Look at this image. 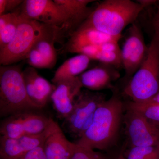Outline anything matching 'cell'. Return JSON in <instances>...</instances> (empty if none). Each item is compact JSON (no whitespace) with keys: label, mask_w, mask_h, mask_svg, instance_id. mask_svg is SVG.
<instances>
[{"label":"cell","mask_w":159,"mask_h":159,"mask_svg":"<svg viewBox=\"0 0 159 159\" xmlns=\"http://www.w3.org/2000/svg\"><path fill=\"white\" fill-rule=\"evenodd\" d=\"M70 159H111L100 151L77 145Z\"/></svg>","instance_id":"603a6c76"},{"label":"cell","mask_w":159,"mask_h":159,"mask_svg":"<svg viewBox=\"0 0 159 159\" xmlns=\"http://www.w3.org/2000/svg\"><path fill=\"white\" fill-rule=\"evenodd\" d=\"M51 97L57 117L65 119L71 113L75 99L83 88L79 77L61 80L55 84Z\"/></svg>","instance_id":"4fadbf2b"},{"label":"cell","mask_w":159,"mask_h":159,"mask_svg":"<svg viewBox=\"0 0 159 159\" xmlns=\"http://www.w3.org/2000/svg\"><path fill=\"white\" fill-rule=\"evenodd\" d=\"M156 6V10L152 21L154 31L153 37L152 41L155 44L159 50V1H157Z\"/></svg>","instance_id":"484cf974"},{"label":"cell","mask_w":159,"mask_h":159,"mask_svg":"<svg viewBox=\"0 0 159 159\" xmlns=\"http://www.w3.org/2000/svg\"><path fill=\"white\" fill-rule=\"evenodd\" d=\"M130 147L159 145V128L135 111L126 108L123 121Z\"/></svg>","instance_id":"30bf717a"},{"label":"cell","mask_w":159,"mask_h":159,"mask_svg":"<svg viewBox=\"0 0 159 159\" xmlns=\"http://www.w3.org/2000/svg\"><path fill=\"white\" fill-rule=\"evenodd\" d=\"M91 60L88 56L82 54L69 58L55 71L51 81L55 84L61 80L78 77L86 71Z\"/></svg>","instance_id":"d6986e66"},{"label":"cell","mask_w":159,"mask_h":159,"mask_svg":"<svg viewBox=\"0 0 159 159\" xmlns=\"http://www.w3.org/2000/svg\"><path fill=\"white\" fill-rule=\"evenodd\" d=\"M148 51L142 30L134 23L129 29L121 49L122 68L126 77L131 78L135 74L146 58Z\"/></svg>","instance_id":"8fae6325"},{"label":"cell","mask_w":159,"mask_h":159,"mask_svg":"<svg viewBox=\"0 0 159 159\" xmlns=\"http://www.w3.org/2000/svg\"><path fill=\"white\" fill-rule=\"evenodd\" d=\"M58 125L54 122L43 132L17 138H0V157H18L42 145Z\"/></svg>","instance_id":"7c38bea8"},{"label":"cell","mask_w":159,"mask_h":159,"mask_svg":"<svg viewBox=\"0 0 159 159\" xmlns=\"http://www.w3.org/2000/svg\"><path fill=\"white\" fill-rule=\"evenodd\" d=\"M20 11L0 16V51L13 38L19 25Z\"/></svg>","instance_id":"ffe728a7"},{"label":"cell","mask_w":159,"mask_h":159,"mask_svg":"<svg viewBox=\"0 0 159 159\" xmlns=\"http://www.w3.org/2000/svg\"><path fill=\"white\" fill-rule=\"evenodd\" d=\"M126 108L135 111L154 125H159L158 102L152 100L141 102L130 101L126 104Z\"/></svg>","instance_id":"44dd1931"},{"label":"cell","mask_w":159,"mask_h":159,"mask_svg":"<svg viewBox=\"0 0 159 159\" xmlns=\"http://www.w3.org/2000/svg\"><path fill=\"white\" fill-rule=\"evenodd\" d=\"M124 104L116 93L99 105L93 122L75 144L99 151L107 150L116 145L124 117Z\"/></svg>","instance_id":"6da1fadb"},{"label":"cell","mask_w":159,"mask_h":159,"mask_svg":"<svg viewBox=\"0 0 159 159\" xmlns=\"http://www.w3.org/2000/svg\"><path fill=\"white\" fill-rule=\"evenodd\" d=\"M76 147L77 144L68 140L58 125L44 143L47 159H70Z\"/></svg>","instance_id":"e0dca14e"},{"label":"cell","mask_w":159,"mask_h":159,"mask_svg":"<svg viewBox=\"0 0 159 159\" xmlns=\"http://www.w3.org/2000/svg\"><path fill=\"white\" fill-rule=\"evenodd\" d=\"M121 37H114L91 27L81 25L70 34L67 43L66 51L78 53L81 49L90 46H98L109 42H118Z\"/></svg>","instance_id":"2e32d148"},{"label":"cell","mask_w":159,"mask_h":159,"mask_svg":"<svg viewBox=\"0 0 159 159\" xmlns=\"http://www.w3.org/2000/svg\"><path fill=\"white\" fill-rule=\"evenodd\" d=\"M23 76L29 98L40 108H43L51 99L55 85L41 76L35 68L30 66L23 71Z\"/></svg>","instance_id":"9a60e30c"},{"label":"cell","mask_w":159,"mask_h":159,"mask_svg":"<svg viewBox=\"0 0 159 159\" xmlns=\"http://www.w3.org/2000/svg\"><path fill=\"white\" fill-rule=\"evenodd\" d=\"M151 100L159 103V92Z\"/></svg>","instance_id":"83f0119b"},{"label":"cell","mask_w":159,"mask_h":159,"mask_svg":"<svg viewBox=\"0 0 159 159\" xmlns=\"http://www.w3.org/2000/svg\"><path fill=\"white\" fill-rule=\"evenodd\" d=\"M144 9L137 1L105 0L93 10L81 25L111 36L122 37V31L135 23Z\"/></svg>","instance_id":"7a4b0ae2"},{"label":"cell","mask_w":159,"mask_h":159,"mask_svg":"<svg viewBox=\"0 0 159 159\" xmlns=\"http://www.w3.org/2000/svg\"><path fill=\"white\" fill-rule=\"evenodd\" d=\"M83 88L93 92H99L113 88V83L120 77L118 69L108 65H99L79 75Z\"/></svg>","instance_id":"5bb4252c"},{"label":"cell","mask_w":159,"mask_h":159,"mask_svg":"<svg viewBox=\"0 0 159 159\" xmlns=\"http://www.w3.org/2000/svg\"><path fill=\"white\" fill-rule=\"evenodd\" d=\"M137 2L141 4L145 8L148 6L156 5L157 1H156V0H139V1H137Z\"/></svg>","instance_id":"4316f807"},{"label":"cell","mask_w":159,"mask_h":159,"mask_svg":"<svg viewBox=\"0 0 159 159\" xmlns=\"http://www.w3.org/2000/svg\"><path fill=\"white\" fill-rule=\"evenodd\" d=\"M159 92V50L152 41L144 62L130 78L123 93L132 102L151 100Z\"/></svg>","instance_id":"277c9868"},{"label":"cell","mask_w":159,"mask_h":159,"mask_svg":"<svg viewBox=\"0 0 159 159\" xmlns=\"http://www.w3.org/2000/svg\"><path fill=\"white\" fill-rule=\"evenodd\" d=\"M20 11L31 19L60 28L64 32L70 31L68 16L54 0H25L21 5Z\"/></svg>","instance_id":"9c48e42d"},{"label":"cell","mask_w":159,"mask_h":159,"mask_svg":"<svg viewBox=\"0 0 159 159\" xmlns=\"http://www.w3.org/2000/svg\"><path fill=\"white\" fill-rule=\"evenodd\" d=\"M23 2L22 0H0V16L10 12Z\"/></svg>","instance_id":"d4e9b609"},{"label":"cell","mask_w":159,"mask_h":159,"mask_svg":"<svg viewBox=\"0 0 159 159\" xmlns=\"http://www.w3.org/2000/svg\"><path fill=\"white\" fill-rule=\"evenodd\" d=\"M68 16L70 30H74L84 22L93 10L89 7L93 0H54ZM74 31V30H73Z\"/></svg>","instance_id":"ac0fdd59"},{"label":"cell","mask_w":159,"mask_h":159,"mask_svg":"<svg viewBox=\"0 0 159 159\" xmlns=\"http://www.w3.org/2000/svg\"><path fill=\"white\" fill-rule=\"evenodd\" d=\"M63 30L48 25L29 50L25 59L34 68H53L57 62L55 43L61 37Z\"/></svg>","instance_id":"ba28073f"},{"label":"cell","mask_w":159,"mask_h":159,"mask_svg":"<svg viewBox=\"0 0 159 159\" xmlns=\"http://www.w3.org/2000/svg\"><path fill=\"white\" fill-rule=\"evenodd\" d=\"M20 12L19 25L11 42L0 51L2 66L11 65L25 59L26 55L48 25L31 19Z\"/></svg>","instance_id":"8992f818"},{"label":"cell","mask_w":159,"mask_h":159,"mask_svg":"<svg viewBox=\"0 0 159 159\" xmlns=\"http://www.w3.org/2000/svg\"><path fill=\"white\" fill-rule=\"evenodd\" d=\"M44 143L18 157H1V159H47L44 148Z\"/></svg>","instance_id":"cb8c5ba5"},{"label":"cell","mask_w":159,"mask_h":159,"mask_svg":"<svg viewBox=\"0 0 159 159\" xmlns=\"http://www.w3.org/2000/svg\"><path fill=\"white\" fill-rule=\"evenodd\" d=\"M30 99L19 66L0 67V116H9L25 111L40 109Z\"/></svg>","instance_id":"3957f363"},{"label":"cell","mask_w":159,"mask_h":159,"mask_svg":"<svg viewBox=\"0 0 159 159\" xmlns=\"http://www.w3.org/2000/svg\"><path fill=\"white\" fill-rule=\"evenodd\" d=\"M106 99L103 93L82 90L71 113L63 120V129L73 138L80 139L90 126L97 108Z\"/></svg>","instance_id":"5b68a950"},{"label":"cell","mask_w":159,"mask_h":159,"mask_svg":"<svg viewBox=\"0 0 159 159\" xmlns=\"http://www.w3.org/2000/svg\"><path fill=\"white\" fill-rule=\"evenodd\" d=\"M125 159V158H124V156H123V154H120L119 155V157H118V159Z\"/></svg>","instance_id":"f1b7e54d"},{"label":"cell","mask_w":159,"mask_h":159,"mask_svg":"<svg viewBox=\"0 0 159 159\" xmlns=\"http://www.w3.org/2000/svg\"><path fill=\"white\" fill-rule=\"evenodd\" d=\"M123 156L125 159H159V145L130 147Z\"/></svg>","instance_id":"7402d4cb"},{"label":"cell","mask_w":159,"mask_h":159,"mask_svg":"<svg viewBox=\"0 0 159 159\" xmlns=\"http://www.w3.org/2000/svg\"><path fill=\"white\" fill-rule=\"evenodd\" d=\"M34 111L13 114L3 119L0 125L1 136L17 138L43 132L54 121Z\"/></svg>","instance_id":"52a82bcc"}]
</instances>
